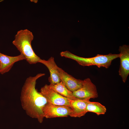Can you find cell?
I'll return each mask as SVG.
<instances>
[{"instance_id":"cell-6","label":"cell","mask_w":129,"mask_h":129,"mask_svg":"<svg viewBox=\"0 0 129 129\" xmlns=\"http://www.w3.org/2000/svg\"><path fill=\"white\" fill-rule=\"evenodd\" d=\"M71 112L70 107L54 105L48 103L43 109L44 118H47L67 117L70 116Z\"/></svg>"},{"instance_id":"cell-4","label":"cell","mask_w":129,"mask_h":129,"mask_svg":"<svg viewBox=\"0 0 129 129\" xmlns=\"http://www.w3.org/2000/svg\"><path fill=\"white\" fill-rule=\"evenodd\" d=\"M74 96L78 99L89 100L97 98L98 93L96 86L89 78L83 80L82 86L73 92Z\"/></svg>"},{"instance_id":"cell-10","label":"cell","mask_w":129,"mask_h":129,"mask_svg":"<svg viewBox=\"0 0 129 129\" xmlns=\"http://www.w3.org/2000/svg\"><path fill=\"white\" fill-rule=\"evenodd\" d=\"M39 63L45 65L49 70L50 76L48 79L50 85L55 84L61 81L57 69L58 66L53 57H50L47 60L41 59Z\"/></svg>"},{"instance_id":"cell-8","label":"cell","mask_w":129,"mask_h":129,"mask_svg":"<svg viewBox=\"0 0 129 129\" xmlns=\"http://www.w3.org/2000/svg\"><path fill=\"white\" fill-rule=\"evenodd\" d=\"M57 69L60 81L69 90L73 92L82 86L83 80L75 78L58 66Z\"/></svg>"},{"instance_id":"cell-11","label":"cell","mask_w":129,"mask_h":129,"mask_svg":"<svg viewBox=\"0 0 129 129\" xmlns=\"http://www.w3.org/2000/svg\"><path fill=\"white\" fill-rule=\"evenodd\" d=\"M89 100L80 99L70 100L72 112L70 116L71 117L80 118L84 116L87 113V105Z\"/></svg>"},{"instance_id":"cell-5","label":"cell","mask_w":129,"mask_h":129,"mask_svg":"<svg viewBox=\"0 0 129 129\" xmlns=\"http://www.w3.org/2000/svg\"><path fill=\"white\" fill-rule=\"evenodd\" d=\"M40 92L46 98L48 103L71 107L70 100L58 93L46 84L41 88Z\"/></svg>"},{"instance_id":"cell-13","label":"cell","mask_w":129,"mask_h":129,"mask_svg":"<svg viewBox=\"0 0 129 129\" xmlns=\"http://www.w3.org/2000/svg\"><path fill=\"white\" fill-rule=\"evenodd\" d=\"M86 111L96 113L99 115L104 114L107 110L106 107L98 102H91L89 101L87 103Z\"/></svg>"},{"instance_id":"cell-1","label":"cell","mask_w":129,"mask_h":129,"mask_svg":"<svg viewBox=\"0 0 129 129\" xmlns=\"http://www.w3.org/2000/svg\"><path fill=\"white\" fill-rule=\"evenodd\" d=\"M45 75L40 73L27 78L22 87L20 96L22 107L27 114L36 118L40 123L44 118L43 109L47 102L46 98L36 89V86L37 80Z\"/></svg>"},{"instance_id":"cell-12","label":"cell","mask_w":129,"mask_h":129,"mask_svg":"<svg viewBox=\"0 0 129 129\" xmlns=\"http://www.w3.org/2000/svg\"><path fill=\"white\" fill-rule=\"evenodd\" d=\"M50 87L61 95L71 100L78 99L73 95V92L69 90L61 82L54 85H49Z\"/></svg>"},{"instance_id":"cell-7","label":"cell","mask_w":129,"mask_h":129,"mask_svg":"<svg viewBox=\"0 0 129 129\" xmlns=\"http://www.w3.org/2000/svg\"><path fill=\"white\" fill-rule=\"evenodd\" d=\"M120 64L119 74L124 83H125L129 74V46L123 45L119 47Z\"/></svg>"},{"instance_id":"cell-9","label":"cell","mask_w":129,"mask_h":129,"mask_svg":"<svg viewBox=\"0 0 129 129\" xmlns=\"http://www.w3.org/2000/svg\"><path fill=\"white\" fill-rule=\"evenodd\" d=\"M25 60L22 54L15 56H8L0 52V73L3 74L9 72L14 64L18 61Z\"/></svg>"},{"instance_id":"cell-3","label":"cell","mask_w":129,"mask_h":129,"mask_svg":"<svg viewBox=\"0 0 129 129\" xmlns=\"http://www.w3.org/2000/svg\"><path fill=\"white\" fill-rule=\"evenodd\" d=\"M60 55L62 57L75 61L79 64L83 66L96 65L100 68L102 67L108 68L113 60L120 57L119 54H97L95 56L90 58H84L75 55L66 51L61 52Z\"/></svg>"},{"instance_id":"cell-2","label":"cell","mask_w":129,"mask_h":129,"mask_svg":"<svg viewBox=\"0 0 129 129\" xmlns=\"http://www.w3.org/2000/svg\"><path fill=\"white\" fill-rule=\"evenodd\" d=\"M33 38L32 33L29 30H21L17 32L12 41L13 44L30 64L39 63L41 59L35 54L32 48L31 42Z\"/></svg>"}]
</instances>
